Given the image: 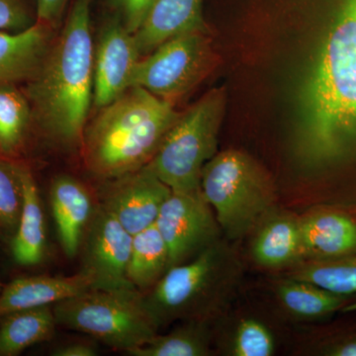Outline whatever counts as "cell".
<instances>
[{
  "mask_svg": "<svg viewBox=\"0 0 356 356\" xmlns=\"http://www.w3.org/2000/svg\"><path fill=\"white\" fill-rule=\"evenodd\" d=\"M105 2L113 15L134 34L139 29L153 0H105Z\"/></svg>",
  "mask_w": 356,
  "mask_h": 356,
  "instance_id": "f1b7e54d",
  "label": "cell"
},
{
  "mask_svg": "<svg viewBox=\"0 0 356 356\" xmlns=\"http://www.w3.org/2000/svg\"><path fill=\"white\" fill-rule=\"evenodd\" d=\"M90 274L81 269L70 276H30L13 280L0 293V317L13 312L53 306L92 289Z\"/></svg>",
  "mask_w": 356,
  "mask_h": 356,
  "instance_id": "9a60e30c",
  "label": "cell"
},
{
  "mask_svg": "<svg viewBox=\"0 0 356 356\" xmlns=\"http://www.w3.org/2000/svg\"><path fill=\"white\" fill-rule=\"evenodd\" d=\"M70 0H34L36 19L56 28L62 20Z\"/></svg>",
  "mask_w": 356,
  "mask_h": 356,
  "instance_id": "f546056e",
  "label": "cell"
},
{
  "mask_svg": "<svg viewBox=\"0 0 356 356\" xmlns=\"http://www.w3.org/2000/svg\"><path fill=\"white\" fill-rule=\"evenodd\" d=\"M200 191L229 240L250 233L274 201L269 175L254 159L238 149L216 154L206 163Z\"/></svg>",
  "mask_w": 356,
  "mask_h": 356,
  "instance_id": "277c9868",
  "label": "cell"
},
{
  "mask_svg": "<svg viewBox=\"0 0 356 356\" xmlns=\"http://www.w3.org/2000/svg\"><path fill=\"white\" fill-rule=\"evenodd\" d=\"M93 339H77L58 346L53 351L55 356H96L98 346Z\"/></svg>",
  "mask_w": 356,
  "mask_h": 356,
  "instance_id": "4dcf8cb0",
  "label": "cell"
},
{
  "mask_svg": "<svg viewBox=\"0 0 356 356\" xmlns=\"http://www.w3.org/2000/svg\"><path fill=\"white\" fill-rule=\"evenodd\" d=\"M53 311L58 325L124 353L158 334L144 295L137 289H88L58 302Z\"/></svg>",
  "mask_w": 356,
  "mask_h": 356,
  "instance_id": "5b68a950",
  "label": "cell"
},
{
  "mask_svg": "<svg viewBox=\"0 0 356 356\" xmlns=\"http://www.w3.org/2000/svg\"><path fill=\"white\" fill-rule=\"evenodd\" d=\"M197 31L206 32L203 0H153L133 35L140 57H145L168 40Z\"/></svg>",
  "mask_w": 356,
  "mask_h": 356,
  "instance_id": "4fadbf2b",
  "label": "cell"
},
{
  "mask_svg": "<svg viewBox=\"0 0 356 356\" xmlns=\"http://www.w3.org/2000/svg\"><path fill=\"white\" fill-rule=\"evenodd\" d=\"M252 257L261 266L277 268L292 264L302 252L299 222L291 218H274L255 236Z\"/></svg>",
  "mask_w": 356,
  "mask_h": 356,
  "instance_id": "44dd1931",
  "label": "cell"
},
{
  "mask_svg": "<svg viewBox=\"0 0 356 356\" xmlns=\"http://www.w3.org/2000/svg\"><path fill=\"white\" fill-rule=\"evenodd\" d=\"M140 60L132 33L116 16L104 26L95 48L93 103L104 108L132 86L136 67Z\"/></svg>",
  "mask_w": 356,
  "mask_h": 356,
  "instance_id": "8fae6325",
  "label": "cell"
},
{
  "mask_svg": "<svg viewBox=\"0 0 356 356\" xmlns=\"http://www.w3.org/2000/svg\"><path fill=\"white\" fill-rule=\"evenodd\" d=\"M212 62L206 32L186 33L140 58L134 72L132 86H140L175 104V100L202 81Z\"/></svg>",
  "mask_w": 356,
  "mask_h": 356,
  "instance_id": "ba28073f",
  "label": "cell"
},
{
  "mask_svg": "<svg viewBox=\"0 0 356 356\" xmlns=\"http://www.w3.org/2000/svg\"><path fill=\"white\" fill-rule=\"evenodd\" d=\"M132 238L102 204L93 211L81 248L83 269L92 277V289H136L127 277Z\"/></svg>",
  "mask_w": 356,
  "mask_h": 356,
  "instance_id": "30bf717a",
  "label": "cell"
},
{
  "mask_svg": "<svg viewBox=\"0 0 356 356\" xmlns=\"http://www.w3.org/2000/svg\"><path fill=\"white\" fill-rule=\"evenodd\" d=\"M22 186L17 163L0 159V226L15 232L22 209Z\"/></svg>",
  "mask_w": 356,
  "mask_h": 356,
  "instance_id": "484cf974",
  "label": "cell"
},
{
  "mask_svg": "<svg viewBox=\"0 0 356 356\" xmlns=\"http://www.w3.org/2000/svg\"><path fill=\"white\" fill-rule=\"evenodd\" d=\"M278 296L288 311L303 318L321 317L334 313L343 308L346 301L343 295L297 280L281 284L278 288Z\"/></svg>",
  "mask_w": 356,
  "mask_h": 356,
  "instance_id": "603a6c76",
  "label": "cell"
},
{
  "mask_svg": "<svg viewBox=\"0 0 356 356\" xmlns=\"http://www.w3.org/2000/svg\"><path fill=\"white\" fill-rule=\"evenodd\" d=\"M29 0H0V32H19L36 22Z\"/></svg>",
  "mask_w": 356,
  "mask_h": 356,
  "instance_id": "83f0119b",
  "label": "cell"
},
{
  "mask_svg": "<svg viewBox=\"0 0 356 356\" xmlns=\"http://www.w3.org/2000/svg\"><path fill=\"white\" fill-rule=\"evenodd\" d=\"M50 204L63 250L74 259L93 214L90 194L76 178L60 175L51 181Z\"/></svg>",
  "mask_w": 356,
  "mask_h": 356,
  "instance_id": "5bb4252c",
  "label": "cell"
},
{
  "mask_svg": "<svg viewBox=\"0 0 356 356\" xmlns=\"http://www.w3.org/2000/svg\"><path fill=\"white\" fill-rule=\"evenodd\" d=\"M235 261L220 241L184 264L170 267L144 295L158 327L182 320H200L229 289Z\"/></svg>",
  "mask_w": 356,
  "mask_h": 356,
  "instance_id": "8992f818",
  "label": "cell"
},
{
  "mask_svg": "<svg viewBox=\"0 0 356 356\" xmlns=\"http://www.w3.org/2000/svg\"><path fill=\"white\" fill-rule=\"evenodd\" d=\"M179 116L173 103L132 86L84 130L86 166L105 179L140 170L153 159Z\"/></svg>",
  "mask_w": 356,
  "mask_h": 356,
  "instance_id": "3957f363",
  "label": "cell"
},
{
  "mask_svg": "<svg viewBox=\"0 0 356 356\" xmlns=\"http://www.w3.org/2000/svg\"><path fill=\"white\" fill-rule=\"evenodd\" d=\"M55 28L36 21L19 32H0V86L28 81L46 57Z\"/></svg>",
  "mask_w": 356,
  "mask_h": 356,
  "instance_id": "2e32d148",
  "label": "cell"
},
{
  "mask_svg": "<svg viewBox=\"0 0 356 356\" xmlns=\"http://www.w3.org/2000/svg\"><path fill=\"white\" fill-rule=\"evenodd\" d=\"M22 186V209L14 232L13 254L21 266H34L43 259L46 233L43 208L36 181L29 168L17 165Z\"/></svg>",
  "mask_w": 356,
  "mask_h": 356,
  "instance_id": "ac0fdd59",
  "label": "cell"
},
{
  "mask_svg": "<svg viewBox=\"0 0 356 356\" xmlns=\"http://www.w3.org/2000/svg\"><path fill=\"white\" fill-rule=\"evenodd\" d=\"M32 118L31 105L15 84L0 86V149L13 153L20 146Z\"/></svg>",
  "mask_w": 356,
  "mask_h": 356,
  "instance_id": "d4e9b609",
  "label": "cell"
},
{
  "mask_svg": "<svg viewBox=\"0 0 356 356\" xmlns=\"http://www.w3.org/2000/svg\"><path fill=\"white\" fill-rule=\"evenodd\" d=\"M336 294H356V252L336 259L310 261L293 275Z\"/></svg>",
  "mask_w": 356,
  "mask_h": 356,
  "instance_id": "cb8c5ba5",
  "label": "cell"
},
{
  "mask_svg": "<svg viewBox=\"0 0 356 356\" xmlns=\"http://www.w3.org/2000/svg\"><path fill=\"white\" fill-rule=\"evenodd\" d=\"M168 268V245L156 224L133 236L127 277L136 289L149 291Z\"/></svg>",
  "mask_w": 356,
  "mask_h": 356,
  "instance_id": "ffe728a7",
  "label": "cell"
},
{
  "mask_svg": "<svg viewBox=\"0 0 356 356\" xmlns=\"http://www.w3.org/2000/svg\"><path fill=\"white\" fill-rule=\"evenodd\" d=\"M156 228L168 245L170 267L191 261L219 241V225L200 188L172 191L159 212Z\"/></svg>",
  "mask_w": 356,
  "mask_h": 356,
  "instance_id": "9c48e42d",
  "label": "cell"
},
{
  "mask_svg": "<svg viewBox=\"0 0 356 356\" xmlns=\"http://www.w3.org/2000/svg\"><path fill=\"white\" fill-rule=\"evenodd\" d=\"M274 353L273 334L257 321L243 320L238 325L233 343L236 356H270Z\"/></svg>",
  "mask_w": 356,
  "mask_h": 356,
  "instance_id": "4316f807",
  "label": "cell"
},
{
  "mask_svg": "<svg viewBox=\"0 0 356 356\" xmlns=\"http://www.w3.org/2000/svg\"><path fill=\"white\" fill-rule=\"evenodd\" d=\"M103 196L102 205L132 236L156 224L172 189L147 166L113 178Z\"/></svg>",
  "mask_w": 356,
  "mask_h": 356,
  "instance_id": "7c38bea8",
  "label": "cell"
},
{
  "mask_svg": "<svg viewBox=\"0 0 356 356\" xmlns=\"http://www.w3.org/2000/svg\"><path fill=\"white\" fill-rule=\"evenodd\" d=\"M91 4L92 0H74L64 28L27 81L24 92L40 127L51 139L70 147H81L93 102Z\"/></svg>",
  "mask_w": 356,
  "mask_h": 356,
  "instance_id": "6da1fadb",
  "label": "cell"
},
{
  "mask_svg": "<svg viewBox=\"0 0 356 356\" xmlns=\"http://www.w3.org/2000/svg\"><path fill=\"white\" fill-rule=\"evenodd\" d=\"M226 91L215 88L179 118L147 166L172 191L200 188L201 173L217 154L218 136L226 108Z\"/></svg>",
  "mask_w": 356,
  "mask_h": 356,
  "instance_id": "52a82bcc",
  "label": "cell"
},
{
  "mask_svg": "<svg viewBox=\"0 0 356 356\" xmlns=\"http://www.w3.org/2000/svg\"><path fill=\"white\" fill-rule=\"evenodd\" d=\"M53 306L38 307L0 317V356L20 355L26 348L50 341L57 327Z\"/></svg>",
  "mask_w": 356,
  "mask_h": 356,
  "instance_id": "d6986e66",
  "label": "cell"
},
{
  "mask_svg": "<svg viewBox=\"0 0 356 356\" xmlns=\"http://www.w3.org/2000/svg\"><path fill=\"white\" fill-rule=\"evenodd\" d=\"M200 320L177 327L129 350L132 356H205L209 355V337Z\"/></svg>",
  "mask_w": 356,
  "mask_h": 356,
  "instance_id": "7402d4cb",
  "label": "cell"
},
{
  "mask_svg": "<svg viewBox=\"0 0 356 356\" xmlns=\"http://www.w3.org/2000/svg\"><path fill=\"white\" fill-rule=\"evenodd\" d=\"M332 355L334 356H356V339L337 346L332 351Z\"/></svg>",
  "mask_w": 356,
  "mask_h": 356,
  "instance_id": "1f68e13d",
  "label": "cell"
},
{
  "mask_svg": "<svg viewBox=\"0 0 356 356\" xmlns=\"http://www.w3.org/2000/svg\"><path fill=\"white\" fill-rule=\"evenodd\" d=\"M303 257L336 259L356 252V222L336 213H324L299 222Z\"/></svg>",
  "mask_w": 356,
  "mask_h": 356,
  "instance_id": "e0dca14e",
  "label": "cell"
},
{
  "mask_svg": "<svg viewBox=\"0 0 356 356\" xmlns=\"http://www.w3.org/2000/svg\"><path fill=\"white\" fill-rule=\"evenodd\" d=\"M301 145L327 158L356 136V0H343L305 88Z\"/></svg>",
  "mask_w": 356,
  "mask_h": 356,
  "instance_id": "7a4b0ae2",
  "label": "cell"
}]
</instances>
